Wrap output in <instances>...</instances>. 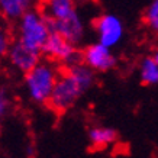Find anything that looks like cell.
<instances>
[{"label": "cell", "mask_w": 158, "mask_h": 158, "mask_svg": "<svg viewBox=\"0 0 158 158\" xmlns=\"http://www.w3.org/2000/svg\"><path fill=\"white\" fill-rule=\"evenodd\" d=\"M81 61L86 65H89L94 73H105L115 68L118 60L115 54L112 52V48L97 41L96 44H90L84 48L81 54Z\"/></svg>", "instance_id": "obj_5"}, {"label": "cell", "mask_w": 158, "mask_h": 158, "mask_svg": "<svg viewBox=\"0 0 158 158\" xmlns=\"http://www.w3.org/2000/svg\"><path fill=\"white\" fill-rule=\"evenodd\" d=\"M35 2L36 0H0V12L6 19L16 20L32 9Z\"/></svg>", "instance_id": "obj_10"}, {"label": "cell", "mask_w": 158, "mask_h": 158, "mask_svg": "<svg viewBox=\"0 0 158 158\" xmlns=\"http://www.w3.org/2000/svg\"><path fill=\"white\" fill-rule=\"evenodd\" d=\"M7 109H9V99L3 91H0V119L6 115Z\"/></svg>", "instance_id": "obj_15"}, {"label": "cell", "mask_w": 158, "mask_h": 158, "mask_svg": "<svg viewBox=\"0 0 158 158\" xmlns=\"http://www.w3.org/2000/svg\"><path fill=\"white\" fill-rule=\"evenodd\" d=\"M94 29H96L99 42L109 48L116 47L125 35L123 22L116 15L110 13L102 15L100 18H97L94 22Z\"/></svg>", "instance_id": "obj_6"}, {"label": "cell", "mask_w": 158, "mask_h": 158, "mask_svg": "<svg viewBox=\"0 0 158 158\" xmlns=\"http://www.w3.org/2000/svg\"><path fill=\"white\" fill-rule=\"evenodd\" d=\"M41 51L38 49H34L22 44L20 41H16V42L10 44V48L7 51V57H9L10 64L13 65L15 68H18L19 71L28 73L29 70L41 62Z\"/></svg>", "instance_id": "obj_7"}, {"label": "cell", "mask_w": 158, "mask_h": 158, "mask_svg": "<svg viewBox=\"0 0 158 158\" xmlns=\"http://www.w3.org/2000/svg\"><path fill=\"white\" fill-rule=\"evenodd\" d=\"M145 26L152 35L158 36V0H151L144 13Z\"/></svg>", "instance_id": "obj_13"}, {"label": "cell", "mask_w": 158, "mask_h": 158, "mask_svg": "<svg viewBox=\"0 0 158 158\" xmlns=\"http://www.w3.org/2000/svg\"><path fill=\"white\" fill-rule=\"evenodd\" d=\"M51 32L49 22L42 12L31 9L18 19V41L41 52Z\"/></svg>", "instance_id": "obj_1"}, {"label": "cell", "mask_w": 158, "mask_h": 158, "mask_svg": "<svg viewBox=\"0 0 158 158\" xmlns=\"http://www.w3.org/2000/svg\"><path fill=\"white\" fill-rule=\"evenodd\" d=\"M139 78L145 86H158V62L152 55H147L139 62Z\"/></svg>", "instance_id": "obj_12"}, {"label": "cell", "mask_w": 158, "mask_h": 158, "mask_svg": "<svg viewBox=\"0 0 158 158\" xmlns=\"http://www.w3.org/2000/svg\"><path fill=\"white\" fill-rule=\"evenodd\" d=\"M42 54H45L49 60L62 62L65 65H73L77 62H81V54L77 51L76 44L70 42L67 38L57 32H51L42 47Z\"/></svg>", "instance_id": "obj_4"}, {"label": "cell", "mask_w": 158, "mask_h": 158, "mask_svg": "<svg viewBox=\"0 0 158 158\" xmlns=\"http://www.w3.org/2000/svg\"><path fill=\"white\" fill-rule=\"evenodd\" d=\"M58 76L57 70L47 62H39L29 70L25 76V86L31 99L38 103H48Z\"/></svg>", "instance_id": "obj_2"}, {"label": "cell", "mask_w": 158, "mask_h": 158, "mask_svg": "<svg viewBox=\"0 0 158 158\" xmlns=\"http://www.w3.org/2000/svg\"><path fill=\"white\" fill-rule=\"evenodd\" d=\"M84 91L86 90L81 87V84L67 70L65 73L58 76L55 86L52 89V93L49 96L48 105L55 112H65L74 106V103L78 100V97Z\"/></svg>", "instance_id": "obj_3"}, {"label": "cell", "mask_w": 158, "mask_h": 158, "mask_svg": "<svg viewBox=\"0 0 158 158\" xmlns=\"http://www.w3.org/2000/svg\"><path fill=\"white\" fill-rule=\"evenodd\" d=\"M89 139L94 148H105L118 139V134L115 129L107 126H94L89 131Z\"/></svg>", "instance_id": "obj_11"}, {"label": "cell", "mask_w": 158, "mask_h": 158, "mask_svg": "<svg viewBox=\"0 0 158 158\" xmlns=\"http://www.w3.org/2000/svg\"><path fill=\"white\" fill-rule=\"evenodd\" d=\"M152 57H154V60H155V61L158 62V49H157V51H155V52L152 54Z\"/></svg>", "instance_id": "obj_16"}, {"label": "cell", "mask_w": 158, "mask_h": 158, "mask_svg": "<svg viewBox=\"0 0 158 158\" xmlns=\"http://www.w3.org/2000/svg\"><path fill=\"white\" fill-rule=\"evenodd\" d=\"M42 13L49 20H61L77 13V10L74 0H45Z\"/></svg>", "instance_id": "obj_9"}, {"label": "cell", "mask_w": 158, "mask_h": 158, "mask_svg": "<svg viewBox=\"0 0 158 158\" xmlns=\"http://www.w3.org/2000/svg\"><path fill=\"white\" fill-rule=\"evenodd\" d=\"M48 22L52 32H57V34L62 35L64 38H67L70 42L76 44V45L84 36V23H83L81 18L78 16V13H74L73 16L67 18V19H61V20L48 19Z\"/></svg>", "instance_id": "obj_8"}, {"label": "cell", "mask_w": 158, "mask_h": 158, "mask_svg": "<svg viewBox=\"0 0 158 158\" xmlns=\"http://www.w3.org/2000/svg\"><path fill=\"white\" fill-rule=\"evenodd\" d=\"M9 48H10L9 35H7V32H6L5 29L0 26V57H2V55H5V54H7Z\"/></svg>", "instance_id": "obj_14"}]
</instances>
